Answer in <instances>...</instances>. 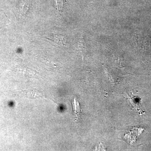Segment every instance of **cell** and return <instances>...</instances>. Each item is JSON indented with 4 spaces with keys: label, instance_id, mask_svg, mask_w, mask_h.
Listing matches in <instances>:
<instances>
[{
    "label": "cell",
    "instance_id": "6da1fadb",
    "mask_svg": "<svg viewBox=\"0 0 151 151\" xmlns=\"http://www.w3.org/2000/svg\"><path fill=\"white\" fill-rule=\"evenodd\" d=\"M27 97L30 98H37L39 97H45V94L43 92L37 89H34L29 91H23Z\"/></svg>",
    "mask_w": 151,
    "mask_h": 151
},
{
    "label": "cell",
    "instance_id": "7a4b0ae2",
    "mask_svg": "<svg viewBox=\"0 0 151 151\" xmlns=\"http://www.w3.org/2000/svg\"><path fill=\"white\" fill-rule=\"evenodd\" d=\"M72 105H73V111L74 114L76 117V119H78V115L79 113H81V110L80 108V105L78 103V100H76V98L74 97L73 101L72 102Z\"/></svg>",
    "mask_w": 151,
    "mask_h": 151
},
{
    "label": "cell",
    "instance_id": "3957f363",
    "mask_svg": "<svg viewBox=\"0 0 151 151\" xmlns=\"http://www.w3.org/2000/svg\"><path fill=\"white\" fill-rule=\"evenodd\" d=\"M78 49H79V51H80L82 57H83V58L84 57L85 52H86V47L83 39H81L80 42H79Z\"/></svg>",
    "mask_w": 151,
    "mask_h": 151
},
{
    "label": "cell",
    "instance_id": "277c9868",
    "mask_svg": "<svg viewBox=\"0 0 151 151\" xmlns=\"http://www.w3.org/2000/svg\"><path fill=\"white\" fill-rule=\"evenodd\" d=\"M29 5L28 2H26L24 5L23 6L22 9V14L23 15H26L28 10L29 8Z\"/></svg>",
    "mask_w": 151,
    "mask_h": 151
},
{
    "label": "cell",
    "instance_id": "5b68a950",
    "mask_svg": "<svg viewBox=\"0 0 151 151\" xmlns=\"http://www.w3.org/2000/svg\"><path fill=\"white\" fill-rule=\"evenodd\" d=\"M56 1L57 3V6L58 10L59 11H62L63 7L62 0H56Z\"/></svg>",
    "mask_w": 151,
    "mask_h": 151
}]
</instances>
